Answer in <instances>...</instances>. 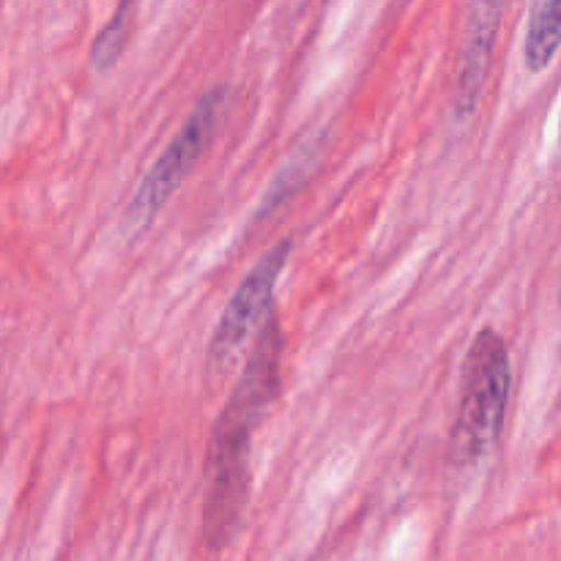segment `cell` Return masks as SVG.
Returning a JSON list of instances; mask_svg holds the SVG:
<instances>
[{"label": "cell", "mask_w": 561, "mask_h": 561, "mask_svg": "<svg viewBox=\"0 0 561 561\" xmlns=\"http://www.w3.org/2000/svg\"><path fill=\"white\" fill-rule=\"evenodd\" d=\"M559 137H561V126H559Z\"/></svg>", "instance_id": "obj_8"}, {"label": "cell", "mask_w": 561, "mask_h": 561, "mask_svg": "<svg viewBox=\"0 0 561 561\" xmlns=\"http://www.w3.org/2000/svg\"><path fill=\"white\" fill-rule=\"evenodd\" d=\"M225 96H228L225 88H211L206 96H201V102L186 115V121L179 126L168 148L159 153L157 162L142 175V181L135 190V197H131L124 211L126 236L142 233L157 219V214L168 206L170 197L179 192V186L184 184L186 175L192 173L197 159L206 151L208 140L217 131L219 115L225 110Z\"/></svg>", "instance_id": "obj_3"}, {"label": "cell", "mask_w": 561, "mask_h": 561, "mask_svg": "<svg viewBox=\"0 0 561 561\" xmlns=\"http://www.w3.org/2000/svg\"><path fill=\"white\" fill-rule=\"evenodd\" d=\"M504 3L507 0H471L466 42L458 66V85H455V115L460 121L477 113V104H480L482 91H485L499 27H502Z\"/></svg>", "instance_id": "obj_5"}, {"label": "cell", "mask_w": 561, "mask_h": 561, "mask_svg": "<svg viewBox=\"0 0 561 561\" xmlns=\"http://www.w3.org/2000/svg\"><path fill=\"white\" fill-rule=\"evenodd\" d=\"M131 14H135V0H121L115 14L110 16V22L102 27L96 42H93V49H91L93 69L107 71L118 64V58L126 49V42H129Z\"/></svg>", "instance_id": "obj_7"}, {"label": "cell", "mask_w": 561, "mask_h": 561, "mask_svg": "<svg viewBox=\"0 0 561 561\" xmlns=\"http://www.w3.org/2000/svg\"><path fill=\"white\" fill-rule=\"evenodd\" d=\"M561 47V0H535L524 38V60L529 71L551 66Z\"/></svg>", "instance_id": "obj_6"}, {"label": "cell", "mask_w": 561, "mask_h": 561, "mask_svg": "<svg viewBox=\"0 0 561 561\" xmlns=\"http://www.w3.org/2000/svg\"><path fill=\"white\" fill-rule=\"evenodd\" d=\"M279 365H283V329L272 312L247 356L239 383L230 392L208 442L206 529L214 546H222L233 535L247 504L252 433L279 394V373H283Z\"/></svg>", "instance_id": "obj_1"}, {"label": "cell", "mask_w": 561, "mask_h": 561, "mask_svg": "<svg viewBox=\"0 0 561 561\" xmlns=\"http://www.w3.org/2000/svg\"><path fill=\"white\" fill-rule=\"evenodd\" d=\"M290 247H294L290 239L274 244L255 263V268L241 279L236 294L230 296L228 307H225L222 318L217 323V332L211 337V345H208V362H211V367L225 370L236 359V354L244 348L247 340L261 334L263 323L272 318L274 288H277L279 274H283L285 263L290 257Z\"/></svg>", "instance_id": "obj_4"}, {"label": "cell", "mask_w": 561, "mask_h": 561, "mask_svg": "<svg viewBox=\"0 0 561 561\" xmlns=\"http://www.w3.org/2000/svg\"><path fill=\"white\" fill-rule=\"evenodd\" d=\"M513 387L507 343L493 329H482L469 345L460 373V400L453 425V458L477 463L491 453L502 433Z\"/></svg>", "instance_id": "obj_2"}]
</instances>
